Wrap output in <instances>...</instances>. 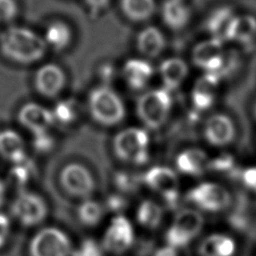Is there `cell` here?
Segmentation results:
<instances>
[{"label": "cell", "mask_w": 256, "mask_h": 256, "mask_svg": "<svg viewBox=\"0 0 256 256\" xmlns=\"http://www.w3.org/2000/svg\"><path fill=\"white\" fill-rule=\"evenodd\" d=\"M47 44L33 31L22 27H10L0 37L2 54L12 61L29 64L40 60L46 52Z\"/></svg>", "instance_id": "1"}, {"label": "cell", "mask_w": 256, "mask_h": 256, "mask_svg": "<svg viewBox=\"0 0 256 256\" xmlns=\"http://www.w3.org/2000/svg\"><path fill=\"white\" fill-rule=\"evenodd\" d=\"M204 224L203 213L193 207L180 208L164 233V242L177 250L183 249L200 235Z\"/></svg>", "instance_id": "2"}, {"label": "cell", "mask_w": 256, "mask_h": 256, "mask_svg": "<svg viewBox=\"0 0 256 256\" xmlns=\"http://www.w3.org/2000/svg\"><path fill=\"white\" fill-rule=\"evenodd\" d=\"M114 154L121 161L132 165H144L150 158V137L139 127H127L113 138Z\"/></svg>", "instance_id": "3"}, {"label": "cell", "mask_w": 256, "mask_h": 256, "mask_svg": "<svg viewBox=\"0 0 256 256\" xmlns=\"http://www.w3.org/2000/svg\"><path fill=\"white\" fill-rule=\"evenodd\" d=\"M87 104L92 118L103 126L117 125L125 117L124 103L110 86L95 87L89 93Z\"/></svg>", "instance_id": "4"}, {"label": "cell", "mask_w": 256, "mask_h": 256, "mask_svg": "<svg viewBox=\"0 0 256 256\" xmlns=\"http://www.w3.org/2000/svg\"><path fill=\"white\" fill-rule=\"evenodd\" d=\"M186 201L201 213H219L227 210L233 201L226 186L215 181H202L186 192Z\"/></svg>", "instance_id": "5"}, {"label": "cell", "mask_w": 256, "mask_h": 256, "mask_svg": "<svg viewBox=\"0 0 256 256\" xmlns=\"http://www.w3.org/2000/svg\"><path fill=\"white\" fill-rule=\"evenodd\" d=\"M142 182L148 189L160 196L165 210L179 209L181 196L177 171L168 166L155 165L142 175Z\"/></svg>", "instance_id": "6"}, {"label": "cell", "mask_w": 256, "mask_h": 256, "mask_svg": "<svg viewBox=\"0 0 256 256\" xmlns=\"http://www.w3.org/2000/svg\"><path fill=\"white\" fill-rule=\"evenodd\" d=\"M172 109L171 92L162 88L143 93L136 103V114L150 129H158L165 124Z\"/></svg>", "instance_id": "7"}, {"label": "cell", "mask_w": 256, "mask_h": 256, "mask_svg": "<svg viewBox=\"0 0 256 256\" xmlns=\"http://www.w3.org/2000/svg\"><path fill=\"white\" fill-rule=\"evenodd\" d=\"M136 239L133 222L124 214L114 215L105 226L99 240L105 253L121 255L129 251Z\"/></svg>", "instance_id": "8"}, {"label": "cell", "mask_w": 256, "mask_h": 256, "mask_svg": "<svg viewBox=\"0 0 256 256\" xmlns=\"http://www.w3.org/2000/svg\"><path fill=\"white\" fill-rule=\"evenodd\" d=\"M74 244L66 232L57 227H45L30 240L29 256H72Z\"/></svg>", "instance_id": "9"}, {"label": "cell", "mask_w": 256, "mask_h": 256, "mask_svg": "<svg viewBox=\"0 0 256 256\" xmlns=\"http://www.w3.org/2000/svg\"><path fill=\"white\" fill-rule=\"evenodd\" d=\"M224 48V42L220 40L214 38L203 40L193 47L192 62L204 73L214 74L221 79L228 68V57Z\"/></svg>", "instance_id": "10"}, {"label": "cell", "mask_w": 256, "mask_h": 256, "mask_svg": "<svg viewBox=\"0 0 256 256\" xmlns=\"http://www.w3.org/2000/svg\"><path fill=\"white\" fill-rule=\"evenodd\" d=\"M59 181L66 193L80 200L92 198L96 189L93 174L85 165L78 162L65 165L60 172Z\"/></svg>", "instance_id": "11"}, {"label": "cell", "mask_w": 256, "mask_h": 256, "mask_svg": "<svg viewBox=\"0 0 256 256\" xmlns=\"http://www.w3.org/2000/svg\"><path fill=\"white\" fill-rule=\"evenodd\" d=\"M12 214L24 226L40 224L48 215L46 201L37 193L21 191L12 203Z\"/></svg>", "instance_id": "12"}, {"label": "cell", "mask_w": 256, "mask_h": 256, "mask_svg": "<svg viewBox=\"0 0 256 256\" xmlns=\"http://www.w3.org/2000/svg\"><path fill=\"white\" fill-rule=\"evenodd\" d=\"M236 134V128L233 120L224 113L211 115L204 125V137L206 141L216 147H222L230 144Z\"/></svg>", "instance_id": "13"}, {"label": "cell", "mask_w": 256, "mask_h": 256, "mask_svg": "<svg viewBox=\"0 0 256 256\" xmlns=\"http://www.w3.org/2000/svg\"><path fill=\"white\" fill-rule=\"evenodd\" d=\"M238 245L236 239L227 232H211L204 235L198 245L199 256H235Z\"/></svg>", "instance_id": "14"}, {"label": "cell", "mask_w": 256, "mask_h": 256, "mask_svg": "<svg viewBox=\"0 0 256 256\" xmlns=\"http://www.w3.org/2000/svg\"><path fill=\"white\" fill-rule=\"evenodd\" d=\"M66 75L62 68L54 63L41 66L35 75V87L45 97H55L64 88Z\"/></svg>", "instance_id": "15"}, {"label": "cell", "mask_w": 256, "mask_h": 256, "mask_svg": "<svg viewBox=\"0 0 256 256\" xmlns=\"http://www.w3.org/2000/svg\"><path fill=\"white\" fill-rule=\"evenodd\" d=\"M209 155L200 148L182 150L175 159L176 171L188 177H200L209 171Z\"/></svg>", "instance_id": "16"}, {"label": "cell", "mask_w": 256, "mask_h": 256, "mask_svg": "<svg viewBox=\"0 0 256 256\" xmlns=\"http://www.w3.org/2000/svg\"><path fill=\"white\" fill-rule=\"evenodd\" d=\"M18 120L34 135L48 132L55 121L52 111L36 103L25 104L18 113Z\"/></svg>", "instance_id": "17"}, {"label": "cell", "mask_w": 256, "mask_h": 256, "mask_svg": "<svg viewBox=\"0 0 256 256\" xmlns=\"http://www.w3.org/2000/svg\"><path fill=\"white\" fill-rule=\"evenodd\" d=\"M220 80L219 77L210 73H204L196 80L191 92V101L196 111H205L213 105Z\"/></svg>", "instance_id": "18"}, {"label": "cell", "mask_w": 256, "mask_h": 256, "mask_svg": "<svg viewBox=\"0 0 256 256\" xmlns=\"http://www.w3.org/2000/svg\"><path fill=\"white\" fill-rule=\"evenodd\" d=\"M154 75V68L150 62L141 58L128 59L122 69L125 83L133 90H141L147 86Z\"/></svg>", "instance_id": "19"}, {"label": "cell", "mask_w": 256, "mask_h": 256, "mask_svg": "<svg viewBox=\"0 0 256 256\" xmlns=\"http://www.w3.org/2000/svg\"><path fill=\"white\" fill-rule=\"evenodd\" d=\"M188 65L179 57H170L163 60L159 65V76L163 88L169 92L182 85L188 76Z\"/></svg>", "instance_id": "20"}, {"label": "cell", "mask_w": 256, "mask_h": 256, "mask_svg": "<svg viewBox=\"0 0 256 256\" xmlns=\"http://www.w3.org/2000/svg\"><path fill=\"white\" fill-rule=\"evenodd\" d=\"M165 208L161 202L149 198L141 200L134 211L136 223L146 230L158 229L163 222Z\"/></svg>", "instance_id": "21"}, {"label": "cell", "mask_w": 256, "mask_h": 256, "mask_svg": "<svg viewBox=\"0 0 256 256\" xmlns=\"http://www.w3.org/2000/svg\"><path fill=\"white\" fill-rule=\"evenodd\" d=\"M236 15L233 10L227 6H222L213 10L207 17L205 26L210 38L226 42L233 19Z\"/></svg>", "instance_id": "22"}, {"label": "cell", "mask_w": 256, "mask_h": 256, "mask_svg": "<svg viewBox=\"0 0 256 256\" xmlns=\"http://www.w3.org/2000/svg\"><path fill=\"white\" fill-rule=\"evenodd\" d=\"M136 46L142 55L154 58L163 52L165 48V37L157 27L148 26L138 33Z\"/></svg>", "instance_id": "23"}, {"label": "cell", "mask_w": 256, "mask_h": 256, "mask_svg": "<svg viewBox=\"0 0 256 256\" xmlns=\"http://www.w3.org/2000/svg\"><path fill=\"white\" fill-rule=\"evenodd\" d=\"M191 12L185 1L166 0L162 6V19L165 24L174 30L182 29L187 25Z\"/></svg>", "instance_id": "24"}, {"label": "cell", "mask_w": 256, "mask_h": 256, "mask_svg": "<svg viewBox=\"0 0 256 256\" xmlns=\"http://www.w3.org/2000/svg\"><path fill=\"white\" fill-rule=\"evenodd\" d=\"M0 155L14 164L26 159L24 142L19 134L12 130L0 132Z\"/></svg>", "instance_id": "25"}, {"label": "cell", "mask_w": 256, "mask_h": 256, "mask_svg": "<svg viewBox=\"0 0 256 256\" xmlns=\"http://www.w3.org/2000/svg\"><path fill=\"white\" fill-rule=\"evenodd\" d=\"M256 36V19L250 15H236L230 26L227 41L247 44Z\"/></svg>", "instance_id": "26"}, {"label": "cell", "mask_w": 256, "mask_h": 256, "mask_svg": "<svg viewBox=\"0 0 256 256\" xmlns=\"http://www.w3.org/2000/svg\"><path fill=\"white\" fill-rule=\"evenodd\" d=\"M106 213L103 202L93 198L81 200L76 210L78 221L83 226L89 228L98 226L103 221Z\"/></svg>", "instance_id": "27"}, {"label": "cell", "mask_w": 256, "mask_h": 256, "mask_svg": "<svg viewBox=\"0 0 256 256\" xmlns=\"http://www.w3.org/2000/svg\"><path fill=\"white\" fill-rule=\"evenodd\" d=\"M123 14L130 20L142 22L150 19L155 12V0H120Z\"/></svg>", "instance_id": "28"}, {"label": "cell", "mask_w": 256, "mask_h": 256, "mask_svg": "<svg viewBox=\"0 0 256 256\" xmlns=\"http://www.w3.org/2000/svg\"><path fill=\"white\" fill-rule=\"evenodd\" d=\"M72 33L70 27L62 21L50 23L45 31V42L55 50L65 49L71 42Z\"/></svg>", "instance_id": "29"}, {"label": "cell", "mask_w": 256, "mask_h": 256, "mask_svg": "<svg viewBox=\"0 0 256 256\" xmlns=\"http://www.w3.org/2000/svg\"><path fill=\"white\" fill-rule=\"evenodd\" d=\"M79 104L74 99H64L59 101L52 111L54 120L64 125L75 122L79 116Z\"/></svg>", "instance_id": "30"}, {"label": "cell", "mask_w": 256, "mask_h": 256, "mask_svg": "<svg viewBox=\"0 0 256 256\" xmlns=\"http://www.w3.org/2000/svg\"><path fill=\"white\" fill-rule=\"evenodd\" d=\"M113 182L116 191L126 196L128 194L135 193L140 186L143 185L142 176L139 177L137 174L129 171H119L115 173Z\"/></svg>", "instance_id": "31"}, {"label": "cell", "mask_w": 256, "mask_h": 256, "mask_svg": "<svg viewBox=\"0 0 256 256\" xmlns=\"http://www.w3.org/2000/svg\"><path fill=\"white\" fill-rule=\"evenodd\" d=\"M237 170V164L234 157L228 153H221L210 158L209 171L221 176H232Z\"/></svg>", "instance_id": "32"}, {"label": "cell", "mask_w": 256, "mask_h": 256, "mask_svg": "<svg viewBox=\"0 0 256 256\" xmlns=\"http://www.w3.org/2000/svg\"><path fill=\"white\" fill-rule=\"evenodd\" d=\"M105 251L100 241L86 237L74 245L72 256H105Z\"/></svg>", "instance_id": "33"}, {"label": "cell", "mask_w": 256, "mask_h": 256, "mask_svg": "<svg viewBox=\"0 0 256 256\" xmlns=\"http://www.w3.org/2000/svg\"><path fill=\"white\" fill-rule=\"evenodd\" d=\"M103 205L105 207L106 212L112 213L114 215H121L123 214L129 206V200L126 195L121 194L119 192H114L109 194L104 202Z\"/></svg>", "instance_id": "34"}, {"label": "cell", "mask_w": 256, "mask_h": 256, "mask_svg": "<svg viewBox=\"0 0 256 256\" xmlns=\"http://www.w3.org/2000/svg\"><path fill=\"white\" fill-rule=\"evenodd\" d=\"M32 166L25 159L23 162L14 164L13 168L9 172L10 181L15 186L26 184L32 176Z\"/></svg>", "instance_id": "35"}, {"label": "cell", "mask_w": 256, "mask_h": 256, "mask_svg": "<svg viewBox=\"0 0 256 256\" xmlns=\"http://www.w3.org/2000/svg\"><path fill=\"white\" fill-rule=\"evenodd\" d=\"M17 12L18 7L14 0H0V22L12 21Z\"/></svg>", "instance_id": "36"}, {"label": "cell", "mask_w": 256, "mask_h": 256, "mask_svg": "<svg viewBox=\"0 0 256 256\" xmlns=\"http://www.w3.org/2000/svg\"><path fill=\"white\" fill-rule=\"evenodd\" d=\"M33 145L38 152L47 153L51 151L54 147V139L53 137H51V135L48 134V132L39 135H34Z\"/></svg>", "instance_id": "37"}, {"label": "cell", "mask_w": 256, "mask_h": 256, "mask_svg": "<svg viewBox=\"0 0 256 256\" xmlns=\"http://www.w3.org/2000/svg\"><path fill=\"white\" fill-rule=\"evenodd\" d=\"M240 177L243 185L250 191L256 193V166L244 169L241 172Z\"/></svg>", "instance_id": "38"}, {"label": "cell", "mask_w": 256, "mask_h": 256, "mask_svg": "<svg viewBox=\"0 0 256 256\" xmlns=\"http://www.w3.org/2000/svg\"><path fill=\"white\" fill-rule=\"evenodd\" d=\"M10 233V221L9 218L0 213V249L6 244Z\"/></svg>", "instance_id": "39"}, {"label": "cell", "mask_w": 256, "mask_h": 256, "mask_svg": "<svg viewBox=\"0 0 256 256\" xmlns=\"http://www.w3.org/2000/svg\"><path fill=\"white\" fill-rule=\"evenodd\" d=\"M152 256H179V250L164 244L163 246L156 248L153 251Z\"/></svg>", "instance_id": "40"}, {"label": "cell", "mask_w": 256, "mask_h": 256, "mask_svg": "<svg viewBox=\"0 0 256 256\" xmlns=\"http://www.w3.org/2000/svg\"><path fill=\"white\" fill-rule=\"evenodd\" d=\"M110 0H84L85 4L92 10V11H100L104 9Z\"/></svg>", "instance_id": "41"}, {"label": "cell", "mask_w": 256, "mask_h": 256, "mask_svg": "<svg viewBox=\"0 0 256 256\" xmlns=\"http://www.w3.org/2000/svg\"><path fill=\"white\" fill-rule=\"evenodd\" d=\"M112 75H113V69L111 68V66H109V65L105 66L101 72V76H102V79H104V80L107 79V86H108V82L110 81Z\"/></svg>", "instance_id": "42"}, {"label": "cell", "mask_w": 256, "mask_h": 256, "mask_svg": "<svg viewBox=\"0 0 256 256\" xmlns=\"http://www.w3.org/2000/svg\"><path fill=\"white\" fill-rule=\"evenodd\" d=\"M5 196H6V186L0 180V207L3 205V203L5 201Z\"/></svg>", "instance_id": "43"}, {"label": "cell", "mask_w": 256, "mask_h": 256, "mask_svg": "<svg viewBox=\"0 0 256 256\" xmlns=\"http://www.w3.org/2000/svg\"><path fill=\"white\" fill-rule=\"evenodd\" d=\"M255 217H256V209H255Z\"/></svg>", "instance_id": "44"}, {"label": "cell", "mask_w": 256, "mask_h": 256, "mask_svg": "<svg viewBox=\"0 0 256 256\" xmlns=\"http://www.w3.org/2000/svg\"><path fill=\"white\" fill-rule=\"evenodd\" d=\"M180 1H185V0H180Z\"/></svg>", "instance_id": "45"}]
</instances>
